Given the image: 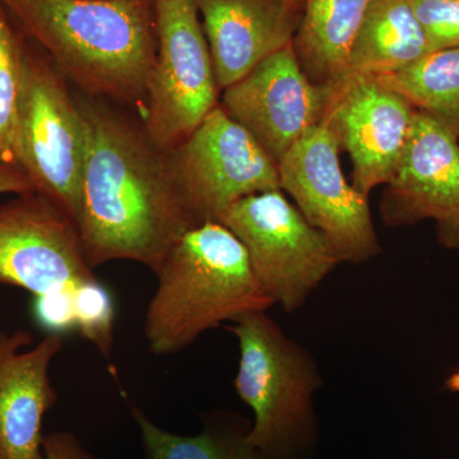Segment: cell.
Masks as SVG:
<instances>
[{"label": "cell", "instance_id": "obj_1", "mask_svg": "<svg viewBox=\"0 0 459 459\" xmlns=\"http://www.w3.org/2000/svg\"><path fill=\"white\" fill-rule=\"evenodd\" d=\"M89 128L78 232L91 268L132 261L155 272L184 234L198 226L168 153L143 126L101 100L81 102Z\"/></svg>", "mask_w": 459, "mask_h": 459}, {"label": "cell", "instance_id": "obj_2", "mask_svg": "<svg viewBox=\"0 0 459 459\" xmlns=\"http://www.w3.org/2000/svg\"><path fill=\"white\" fill-rule=\"evenodd\" d=\"M152 2L0 0L65 80L122 105L146 101L157 53Z\"/></svg>", "mask_w": 459, "mask_h": 459}, {"label": "cell", "instance_id": "obj_3", "mask_svg": "<svg viewBox=\"0 0 459 459\" xmlns=\"http://www.w3.org/2000/svg\"><path fill=\"white\" fill-rule=\"evenodd\" d=\"M156 276L144 337L157 356L183 351L205 332L274 305L259 286L243 244L220 222L184 234Z\"/></svg>", "mask_w": 459, "mask_h": 459}, {"label": "cell", "instance_id": "obj_4", "mask_svg": "<svg viewBox=\"0 0 459 459\" xmlns=\"http://www.w3.org/2000/svg\"><path fill=\"white\" fill-rule=\"evenodd\" d=\"M232 323L240 351L235 389L255 415L250 443L271 459H312L319 443L314 397L323 385L316 359L267 312Z\"/></svg>", "mask_w": 459, "mask_h": 459}, {"label": "cell", "instance_id": "obj_5", "mask_svg": "<svg viewBox=\"0 0 459 459\" xmlns=\"http://www.w3.org/2000/svg\"><path fill=\"white\" fill-rule=\"evenodd\" d=\"M89 128L80 101L48 57L26 51L14 164L41 197L78 225Z\"/></svg>", "mask_w": 459, "mask_h": 459}, {"label": "cell", "instance_id": "obj_6", "mask_svg": "<svg viewBox=\"0 0 459 459\" xmlns=\"http://www.w3.org/2000/svg\"><path fill=\"white\" fill-rule=\"evenodd\" d=\"M220 223L243 244L263 292L287 313L304 307L342 263L282 190L241 199Z\"/></svg>", "mask_w": 459, "mask_h": 459}, {"label": "cell", "instance_id": "obj_7", "mask_svg": "<svg viewBox=\"0 0 459 459\" xmlns=\"http://www.w3.org/2000/svg\"><path fill=\"white\" fill-rule=\"evenodd\" d=\"M157 53L147 84L143 129L171 152L219 105L220 87L195 0H153Z\"/></svg>", "mask_w": 459, "mask_h": 459}, {"label": "cell", "instance_id": "obj_8", "mask_svg": "<svg viewBox=\"0 0 459 459\" xmlns=\"http://www.w3.org/2000/svg\"><path fill=\"white\" fill-rule=\"evenodd\" d=\"M168 156L198 225L220 222L243 198L281 190L279 165L220 104Z\"/></svg>", "mask_w": 459, "mask_h": 459}, {"label": "cell", "instance_id": "obj_9", "mask_svg": "<svg viewBox=\"0 0 459 459\" xmlns=\"http://www.w3.org/2000/svg\"><path fill=\"white\" fill-rule=\"evenodd\" d=\"M340 144L325 123L305 133L279 164L280 186L341 262L361 264L382 253L369 197L344 179Z\"/></svg>", "mask_w": 459, "mask_h": 459}, {"label": "cell", "instance_id": "obj_10", "mask_svg": "<svg viewBox=\"0 0 459 459\" xmlns=\"http://www.w3.org/2000/svg\"><path fill=\"white\" fill-rule=\"evenodd\" d=\"M75 223L38 193L0 204V283L36 298L95 281Z\"/></svg>", "mask_w": 459, "mask_h": 459}, {"label": "cell", "instance_id": "obj_11", "mask_svg": "<svg viewBox=\"0 0 459 459\" xmlns=\"http://www.w3.org/2000/svg\"><path fill=\"white\" fill-rule=\"evenodd\" d=\"M332 95L333 89L307 77L291 44L223 90L221 107L279 165L305 133L325 120Z\"/></svg>", "mask_w": 459, "mask_h": 459}, {"label": "cell", "instance_id": "obj_12", "mask_svg": "<svg viewBox=\"0 0 459 459\" xmlns=\"http://www.w3.org/2000/svg\"><path fill=\"white\" fill-rule=\"evenodd\" d=\"M380 213L392 228L434 220L448 246L459 234V137L430 115L413 113Z\"/></svg>", "mask_w": 459, "mask_h": 459}, {"label": "cell", "instance_id": "obj_13", "mask_svg": "<svg viewBox=\"0 0 459 459\" xmlns=\"http://www.w3.org/2000/svg\"><path fill=\"white\" fill-rule=\"evenodd\" d=\"M415 108L371 77L347 75L333 89L322 123L349 152L353 181L362 195L388 183L400 159Z\"/></svg>", "mask_w": 459, "mask_h": 459}, {"label": "cell", "instance_id": "obj_14", "mask_svg": "<svg viewBox=\"0 0 459 459\" xmlns=\"http://www.w3.org/2000/svg\"><path fill=\"white\" fill-rule=\"evenodd\" d=\"M25 329L0 332V459H39L42 421L57 401L51 361L63 349L53 332L38 346Z\"/></svg>", "mask_w": 459, "mask_h": 459}, {"label": "cell", "instance_id": "obj_15", "mask_svg": "<svg viewBox=\"0 0 459 459\" xmlns=\"http://www.w3.org/2000/svg\"><path fill=\"white\" fill-rule=\"evenodd\" d=\"M223 91L292 44L301 11L285 0H195Z\"/></svg>", "mask_w": 459, "mask_h": 459}, {"label": "cell", "instance_id": "obj_16", "mask_svg": "<svg viewBox=\"0 0 459 459\" xmlns=\"http://www.w3.org/2000/svg\"><path fill=\"white\" fill-rule=\"evenodd\" d=\"M429 53L409 0H371L350 49L346 77L394 74Z\"/></svg>", "mask_w": 459, "mask_h": 459}, {"label": "cell", "instance_id": "obj_17", "mask_svg": "<svg viewBox=\"0 0 459 459\" xmlns=\"http://www.w3.org/2000/svg\"><path fill=\"white\" fill-rule=\"evenodd\" d=\"M371 0H304L292 47L304 74L320 86H338Z\"/></svg>", "mask_w": 459, "mask_h": 459}, {"label": "cell", "instance_id": "obj_18", "mask_svg": "<svg viewBox=\"0 0 459 459\" xmlns=\"http://www.w3.org/2000/svg\"><path fill=\"white\" fill-rule=\"evenodd\" d=\"M132 415L148 459H271L250 443L252 421L238 413H210L201 433L193 437L157 427L137 407H133Z\"/></svg>", "mask_w": 459, "mask_h": 459}, {"label": "cell", "instance_id": "obj_19", "mask_svg": "<svg viewBox=\"0 0 459 459\" xmlns=\"http://www.w3.org/2000/svg\"><path fill=\"white\" fill-rule=\"evenodd\" d=\"M374 80L459 137V47L431 51L413 65Z\"/></svg>", "mask_w": 459, "mask_h": 459}, {"label": "cell", "instance_id": "obj_20", "mask_svg": "<svg viewBox=\"0 0 459 459\" xmlns=\"http://www.w3.org/2000/svg\"><path fill=\"white\" fill-rule=\"evenodd\" d=\"M26 51L0 3V164H14V129L22 96Z\"/></svg>", "mask_w": 459, "mask_h": 459}, {"label": "cell", "instance_id": "obj_21", "mask_svg": "<svg viewBox=\"0 0 459 459\" xmlns=\"http://www.w3.org/2000/svg\"><path fill=\"white\" fill-rule=\"evenodd\" d=\"M74 325L81 334L108 358L113 350L114 305L98 280L83 283L74 291Z\"/></svg>", "mask_w": 459, "mask_h": 459}, {"label": "cell", "instance_id": "obj_22", "mask_svg": "<svg viewBox=\"0 0 459 459\" xmlns=\"http://www.w3.org/2000/svg\"><path fill=\"white\" fill-rule=\"evenodd\" d=\"M430 51L459 47V0H409Z\"/></svg>", "mask_w": 459, "mask_h": 459}, {"label": "cell", "instance_id": "obj_23", "mask_svg": "<svg viewBox=\"0 0 459 459\" xmlns=\"http://www.w3.org/2000/svg\"><path fill=\"white\" fill-rule=\"evenodd\" d=\"M74 291L36 298V316L45 327L63 331L74 325Z\"/></svg>", "mask_w": 459, "mask_h": 459}, {"label": "cell", "instance_id": "obj_24", "mask_svg": "<svg viewBox=\"0 0 459 459\" xmlns=\"http://www.w3.org/2000/svg\"><path fill=\"white\" fill-rule=\"evenodd\" d=\"M39 459H95L71 431H56L44 437Z\"/></svg>", "mask_w": 459, "mask_h": 459}, {"label": "cell", "instance_id": "obj_25", "mask_svg": "<svg viewBox=\"0 0 459 459\" xmlns=\"http://www.w3.org/2000/svg\"><path fill=\"white\" fill-rule=\"evenodd\" d=\"M36 193L29 177L14 164H0V195Z\"/></svg>", "mask_w": 459, "mask_h": 459}, {"label": "cell", "instance_id": "obj_26", "mask_svg": "<svg viewBox=\"0 0 459 459\" xmlns=\"http://www.w3.org/2000/svg\"><path fill=\"white\" fill-rule=\"evenodd\" d=\"M446 388L448 389V391L455 392V394H458V392H459V369L455 370V373H452L451 376L446 377Z\"/></svg>", "mask_w": 459, "mask_h": 459}, {"label": "cell", "instance_id": "obj_27", "mask_svg": "<svg viewBox=\"0 0 459 459\" xmlns=\"http://www.w3.org/2000/svg\"><path fill=\"white\" fill-rule=\"evenodd\" d=\"M285 2L290 3V4L294 5V7L303 12L304 0H285Z\"/></svg>", "mask_w": 459, "mask_h": 459}, {"label": "cell", "instance_id": "obj_28", "mask_svg": "<svg viewBox=\"0 0 459 459\" xmlns=\"http://www.w3.org/2000/svg\"><path fill=\"white\" fill-rule=\"evenodd\" d=\"M451 247H459V234L457 237H455V240H453V243L451 244Z\"/></svg>", "mask_w": 459, "mask_h": 459}]
</instances>
